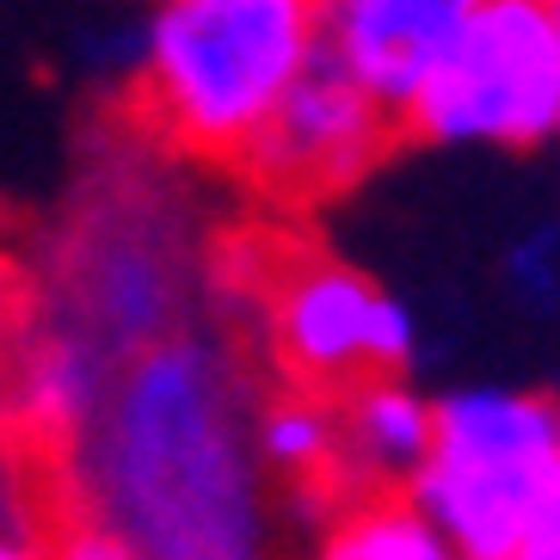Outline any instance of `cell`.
Returning a JSON list of instances; mask_svg holds the SVG:
<instances>
[{
    "label": "cell",
    "instance_id": "6da1fadb",
    "mask_svg": "<svg viewBox=\"0 0 560 560\" xmlns=\"http://www.w3.org/2000/svg\"><path fill=\"white\" fill-rule=\"evenodd\" d=\"M259 382L229 314L130 358L56 450L62 511L100 517L136 560H296L302 517L253 450Z\"/></svg>",
    "mask_w": 560,
    "mask_h": 560
},
{
    "label": "cell",
    "instance_id": "7a4b0ae2",
    "mask_svg": "<svg viewBox=\"0 0 560 560\" xmlns=\"http://www.w3.org/2000/svg\"><path fill=\"white\" fill-rule=\"evenodd\" d=\"M25 253V332L74 351L105 382L149 346L222 314L229 229L191 185V161L166 154L124 117L86 142L56 215Z\"/></svg>",
    "mask_w": 560,
    "mask_h": 560
},
{
    "label": "cell",
    "instance_id": "3957f363",
    "mask_svg": "<svg viewBox=\"0 0 560 560\" xmlns=\"http://www.w3.org/2000/svg\"><path fill=\"white\" fill-rule=\"evenodd\" d=\"M314 56L320 0H149L117 93L166 154L234 173Z\"/></svg>",
    "mask_w": 560,
    "mask_h": 560
},
{
    "label": "cell",
    "instance_id": "277c9868",
    "mask_svg": "<svg viewBox=\"0 0 560 560\" xmlns=\"http://www.w3.org/2000/svg\"><path fill=\"white\" fill-rule=\"evenodd\" d=\"M222 314L247 332L265 382L339 395L419 363V314L363 265L290 234H229Z\"/></svg>",
    "mask_w": 560,
    "mask_h": 560
},
{
    "label": "cell",
    "instance_id": "5b68a950",
    "mask_svg": "<svg viewBox=\"0 0 560 560\" xmlns=\"http://www.w3.org/2000/svg\"><path fill=\"white\" fill-rule=\"evenodd\" d=\"M560 475V400L517 382H462L431 400V450L407 493L468 560H517Z\"/></svg>",
    "mask_w": 560,
    "mask_h": 560
},
{
    "label": "cell",
    "instance_id": "8992f818",
    "mask_svg": "<svg viewBox=\"0 0 560 560\" xmlns=\"http://www.w3.org/2000/svg\"><path fill=\"white\" fill-rule=\"evenodd\" d=\"M560 130V44L548 0H480L468 32L400 112V136L431 149L524 154Z\"/></svg>",
    "mask_w": 560,
    "mask_h": 560
},
{
    "label": "cell",
    "instance_id": "52a82bcc",
    "mask_svg": "<svg viewBox=\"0 0 560 560\" xmlns=\"http://www.w3.org/2000/svg\"><path fill=\"white\" fill-rule=\"evenodd\" d=\"M400 142V117L358 86L339 62L314 56L283 105L265 117L253 149L234 161V179L259 203L296 215L358 191Z\"/></svg>",
    "mask_w": 560,
    "mask_h": 560
},
{
    "label": "cell",
    "instance_id": "ba28073f",
    "mask_svg": "<svg viewBox=\"0 0 560 560\" xmlns=\"http://www.w3.org/2000/svg\"><path fill=\"white\" fill-rule=\"evenodd\" d=\"M475 13L480 0H320V56L400 117Z\"/></svg>",
    "mask_w": 560,
    "mask_h": 560
},
{
    "label": "cell",
    "instance_id": "9c48e42d",
    "mask_svg": "<svg viewBox=\"0 0 560 560\" xmlns=\"http://www.w3.org/2000/svg\"><path fill=\"white\" fill-rule=\"evenodd\" d=\"M431 400L438 395H425L412 376H363L332 395L346 493H407L431 450Z\"/></svg>",
    "mask_w": 560,
    "mask_h": 560
},
{
    "label": "cell",
    "instance_id": "30bf717a",
    "mask_svg": "<svg viewBox=\"0 0 560 560\" xmlns=\"http://www.w3.org/2000/svg\"><path fill=\"white\" fill-rule=\"evenodd\" d=\"M253 450H259L271 487L290 499V511H296L302 524L327 499L346 493V475H339V412H332V395H320V388L259 382Z\"/></svg>",
    "mask_w": 560,
    "mask_h": 560
},
{
    "label": "cell",
    "instance_id": "8fae6325",
    "mask_svg": "<svg viewBox=\"0 0 560 560\" xmlns=\"http://www.w3.org/2000/svg\"><path fill=\"white\" fill-rule=\"evenodd\" d=\"M296 560H468L412 493H339L302 524Z\"/></svg>",
    "mask_w": 560,
    "mask_h": 560
},
{
    "label": "cell",
    "instance_id": "7c38bea8",
    "mask_svg": "<svg viewBox=\"0 0 560 560\" xmlns=\"http://www.w3.org/2000/svg\"><path fill=\"white\" fill-rule=\"evenodd\" d=\"M62 511L56 462L0 425V536H44Z\"/></svg>",
    "mask_w": 560,
    "mask_h": 560
},
{
    "label": "cell",
    "instance_id": "4fadbf2b",
    "mask_svg": "<svg viewBox=\"0 0 560 560\" xmlns=\"http://www.w3.org/2000/svg\"><path fill=\"white\" fill-rule=\"evenodd\" d=\"M511 302H524L529 314H555L560 308V229H529L524 241H511L499 259Z\"/></svg>",
    "mask_w": 560,
    "mask_h": 560
},
{
    "label": "cell",
    "instance_id": "5bb4252c",
    "mask_svg": "<svg viewBox=\"0 0 560 560\" xmlns=\"http://www.w3.org/2000/svg\"><path fill=\"white\" fill-rule=\"evenodd\" d=\"M44 548H50V560H136L117 529H105L100 517H81V511H56Z\"/></svg>",
    "mask_w": 560,
    "mask_h": 560
},
{
    "label": "cell",
    "instance_id": "9a60e30c",
    "mask_svg": "<svg viewBox=\"0 0 560 560\" xmlns=\"http://www.w3.org/2000/svg\"><path fill=\"white\" fill-rule=\"evenodd\" d=\"M25 308H32V283H25V253L13 241H0V363L25 332Z\"/></svg>",
    "mask_w": 560,
    "mask_h": 560
},
{
    "label": "cell",
    "instance_id": "2e32d148",
    "mask_svg": "<svg viewBox=\"0 0 560 560\" xmlns=\"http://www.w3.org/2000/svg\"><path fill=\"white\" fill-rule=\"evenodd\" d=\"M0 560H50L44 536H0Z\"/></svg>",
    "mask_w": 560,
    "mask_h": 560
},
{
    "label": "cell",
    "instance_id": "e0dca14e",
    "mask_svg": "<svg viewBox=\"0 0 560 560\" xmlns=\"http://www.w3.org/2000/svg\"><path fill=\"white\" fill-rule=\"evenodd\" d=\"M548 13H555V44H560V0H548ZM555 142H560V130H555Z\"/></svg>",
    "mask_w": 560,
    "mask_h": 560
}]
</instances>
